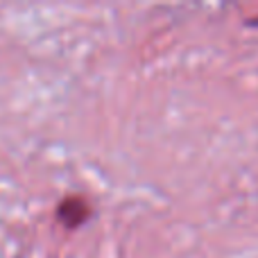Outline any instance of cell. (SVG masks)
<instances>
[{"instance_id":"cell-1","label":"cell","mask_w":258,"mask_h":258,"mask_svg":"<svg viewBox=\"0 0 258 258\" xmlns=\"http://www.w3.org/2000/svg\"><path fill=\"white\" fill-rule=\"evenodd\" d=\"M91 215V204L80 195L63 197L61 204L57 206V220L66 229H77L80 224H84Z\"/></svg>"}]
</instances>
